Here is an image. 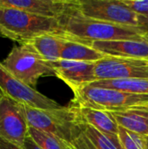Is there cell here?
I'll use <instances>...</instances> for the list:
<instances>
[{
    "label": "cell",
    "instance_id": "ac0fdd59",
    "mask_svg": "<svg viewBox=\"0 0 148 149\" xmlns=\"http://www.w3.org/2000/svg\"><path fill=\"white\" fill-rule=\"evenodd\" d=\"M92 86L116 89L128 93L148 95V79H123L96 80L91 84Z\"/></svg>",
    "mask_w": 148,
    "mask_h": 149
},
{
    "label": "cell",
    "instance_id": "5bb4252c",
    "mask_svg": "<svg viewBox=\"0 0 148 149\" xmlns=\"http://www.w3.org/2000/svg\"><path fill=\"white\" fill-rule=\"evenodd\" d=\"M112 114L120 127L145 137L148 136V105L113 112Z\"/></svg>",
    "mask_w": 148,
    "mask_h": 149
},
{
    "label": "cell",
    "instance_id": "603a6c76",
    "mask_svg": "<svg viewBox=\"0 0 148 149\" xmlns=\"http://www.w3.org/2000/svg\"><path fill=\"white\" fill-rule=\"evenodd\" d=\"M24 149H42L30 136H28L24 143Z\"/></svg>",
    "mask_w": 148,
    "mask_h": 149
},
{
    "label": "cell",
    "instance_id": "44dd1931",
    "mask_svg": "<svg viewBox=\"0 0 148 149\" xmlns=\"http://www.w3.org/2000/svg\"><path fill=\"white\" fill-rule=\"evenodd\" d=\"M132 11L137 15H146L148 13V0H121Z\"/></svg>",
    "mask_w": 148,
    "mask_h": 149
},
{
    "label": "cell",
    "instance_id": "2e32d148",
    "mask_svg": "<svg viewBox=\"0 0 148 149\" xmlns=\"http://www.w3.org/2000/svg\"><path fill=\"white\" fill-rule=\"evenodd\" d=\"M77 149H124L119 136L104 134L84 124L83 134Z\"/></svg>",
    "mask_w": 148,
    "mask_h": 149
},
{
    "label": "cell",
    "instance_id": "7c38bea8",
    "mask_svg": "<svg viewBox=\"0 0 148 149\" xmlns=\"http://www.w3.org/2000/svg\"><path fill=\"white\" fill-rule=\"evenodd\" d=\"M90 46L105 56L148 61V38L142 40L95 41Z\"/></svg>",
    "mask_w": 148,
    "mask_h": 149
},
{
    "label": "cell",
    "instance_id": "7402d4cb",
    "mask_svg": "<svg viewBox=\"0 0 148 149\" xmlns=\"http://www.w3.org/2000/svg\"><path fill=\"white\" fill-rule=\"evenodd\" d=\"M148 38V13L146 15H138V26H137Z\"/></svg>",
    "mask_w": 148,
    "mask_h": 149
},
{
    "label": "cell",
    "instance_id": "d4e9b609",
    "mask_svg": "<svg viewBox=\"0 0 148 149\" xmlns=\"http://www.w3.org/2000/svg\"><path fill=\"white\" fill-rule=\"evenodd\" d=\"M146 140H147V149H148V136L146 137Z\"/></svg>",
    "mask_w": 148,
    "mask_h": 149
},
{
    "label": "cell",
    "instance_id": "9c48e42d",
    "mask_svg": "<svg viewBox=\"0 0 148 149\" xmlns=\"http://www.w3.org/2000/svg\"><path fill=\"white\" fill-rule=\"evenodd\" d=\"M97 80L148 79V61L106 56L95 63Z\"/></svg>",
    "mask_w": 148,
    "mask_h": 149
},
{
    "label": "cell",
    "instance_id": "277c9868",
    "mask_svg": "<svg viewBox=\"0 0 148 149\" xmlns=\"http://www.w3.org/2000/svg\"><path fill=\"white\" fill-rule=\"evenodd\" d=\"M72 106L89 107L106 112H120L128 108L148 105V95L133 94L116 89L85 85L72 90Z\"/></svg>",
    "mask_w": 148,
    "mask_h": 149
},
{
    "label": "cell",
    "instance_id": "9a60e30c",
    "mask_svg": "<svg viewBox=\"0 0 148 149\" xmlns=\"http://www.w3.org/2000/svg\"><path fill=\"white\" fill-rule=\"evenodd\" d=\"M64 40L61 32L45 33L31 38L21 45L31 47L44 59L52 63L60 59Z\"/></svg>",
    "mask_w": 148,
    "mask_h": 149
},
{
    "label": "cell",
    "instance_id": "5b68a950",
    "mask_svg": "<svg viewBox=\"0 0 148 149\" xmlns=\"http://www.w3.org/2000/svg\"><path fill=\"white\" fill-rule=\"evenodd\" d=\"M3 64L13 76L34 89L41 77L55 76L51 62L24 45H15Z\"/></svg>",
    "mask_w": 148,
    "mask_h": 149
},
{
    "label": "cell",
    "instance_id": "8fae6325",
    "mask_svg": "<svg viewBox=\"0 0 148 149\" xmlns=\"http://www.w3.org/2000/svg\"><path fill=\"white\" fill-rule=\"evenodd\" d=\"M55 76L63 80L72 90L96 81L95 63L58 59L51 63Z\"/></svg>",
    "mask_w": 148,
    "mask_h": 149
},
{
    "label": "cell",
    "instance_id": "4fadbf2b",
    "mask_svg": "<svg viewBox=\"0 0 148 149\" xmlns=\"http://www.w3.org/2000/svg\"><path fill=\"white\" fill-rule=\"evenodd\" d=\"M75 107L81 123L90 126L104 134L119 136V125L112 113L89 107Z\"/></svg>",
    "mask_w": 148,
    "mask_h": 149
},
{
    "label": "cell",
    "instance_id": "ba28073f",
    "mask_svg": "<svg viewBox=\"0 0 148 149\" xmlns=\"http://www.w3.org/2000/svg\"><path fill=\"white\" fill-rule=\"evenodd\" d=\"M0 90L3 96L33 108L51 110L62 107L53 100L17 79L2 62H0Z\"/></svg>",
    "mask_w": 148,
    "mask_h": 149
},
{
    "label": "cell",
    "instance_id": "ffe728a7",
    "mask_svg": "<svg viewBox=\"0 0 148 149\" xmlns=\"http://www.w3.org/2000/svg\"><path fill=\"white\" fill-rule=\"evenodd\" d=\"M119 139L124 149H147L146 137L119 126Z\"/></svg>",
    "mask_w": 148,
    "mask_h": 149
},
{
    "label": "cell",
    "instance_id": "e0dca14e",
    "mask_svg": "<svg viewBox=\"0 0 148 149\" xmlns=\"http://www.w3.org/2000/svg\"><path fill=\"white\" fill-rule=\"evenodd\" d=\"M105 57L106 56L103 53L95 50L92 46H89L83 43L72 41L66 38H65L64 40L60 54L61 59L90 63H96Z\"/></svg>",
    "mask_w": 148,
    "mask_h": 149
},
{
    "label": "cell",
    "instance_id": "6da1fadb",
    "mask_svg": "<svg viewBox=\"0 0 148 149\" xmlns=\"http://www.w3.org/2000/svg\"><path fill=\"white\" fill-rule=\"evenodd\" d=\"M77 2V0H76ZM61 35L69 40L83 43L90 46L95 41L142 40L145 34L134 26H126L85 17L75 8L60 19Z\"/></svg>",
    "mask_w": 148,
    "mask_h": 149
},
{
    "label": "cell",
    "instance_id": "cb8c5ba5",
    "mask_svg": "<svg viewBox=\"0 0 148 149\" xmlns=\"http://www.w3.org/2000/svg\"><path fill=\"white\" fill-rule=\"evenodd\" d=\"M0 149H24L21 147L14 145L10 142L6 141L5 140L0 138Z\"/></svg>",
    "mask_w": 148,
    "mask_h": 149
},
{
    "label": "cell",
    "instance_id": "484cf974",
    "mask_svg": "<svg viewBox=\"0 0 148 149\" xmlns=\"http://www.w3.org/2000/svg\"><path fill=\"white\" fill-rule=\"evenodd\" d=\"M3 97V93H2V92H1V90H0V100H1Z\"/></svg>",
    "mask_w": 148,
    "mask_h": 149
},
{
    "label": "cell",
    "instance_id": "52a82bcc",
    "mask_svg": "<svg viewBox=\"0 0 148 149\" xmlns=\"http://www.w3.org/2000/svg\"><path fill=\"white\" fill-rule=\"evenodd\" d=\"M29 127L24 105L3 96L0 100V138L23 148Z\"/></svg>",
    "mask_w": 148,
    "mask_h": 149
},
{
    "label": "cell",
    "instance_id": "7a4b0ae2",
    "mask_svg": "<svg viewBox=\"0 0 148 149\" xmlns=\"http://www.w3.org/2000/svg\"><path fill=\"white\" fill-rule=\"evenodd\" d=\"M24 112L29 127L58 136L76 148L83 134L84 124L75 107L43 110L24 106Z\"/></svg>",
    "mask_w": 148,
    "mask_h": 149
},
{
    "label": "cell",
    "instance_id": "30bf717a",
    "mask_svg": "<svg viewBox=\"0 0 148 149\" xmlns=\"http://www.w3.org/2000/svg\"><path fill=\"white\" fill-rule=\"evenodd\" d=\"M76 5V0H0V7L24 10L34 15L62 19Z\"/></svg>",
    "mask_w": 148,
    "mask_h": 149
},
{
    "label": "cell",
    "instance_id": "8992f818",
    "mask_svg": "<svg viewBox=\"0 0 148 149\" xmlns=\"http://www.w3.org/2000/svg\"><path fill=\"white\" fill-rule=\"evenodd\" d=\"M76 10L83 17L126 26H138V15L121 0H81Z\"/></svg>",
    "mask_w": 148,
    "mask_h": 149
},
{
    "label": "cell",
    "instance_id": "3957f363",
    "mask_svg": "<svg viewBox=\"0 0 148 149\" xmlns=\"http://www.w3.org/2000/svg\"><path fill=\"white\" fill-rule=\"evenodd\" d=\"M62 32L59 19L34 15L24 10L0 7V37L20 45L45 33Z\"/></svg>",
    "mask_w": 148,
    "mask_h": 149
},
{
    "label": "cell",
    "instance_id": "d6986e66",
    "mask_svg": "<svg viewBox=\"0 0 148 149\" xmlns=\"http://www.w3.org/2000/svg\"><path fill=\"white\" fill-rule=\"evenodd\" d=\"M29 136L42 149H76L73 145L58 136L31 127Z\"/></svg>",
    "mask_w": 148,
    "mask_h": 149
}]
</instances>
